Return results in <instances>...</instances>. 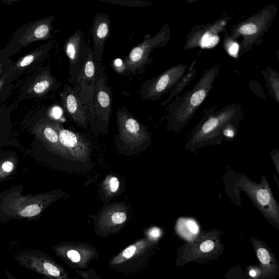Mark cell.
<instances>
[{"label": "cell", "mask_w": 279, "mask_h": 279, "mask_svg": "<svg viewBox=\"0 0 279 279\" xmlns=\"http://www.w3.org/2000/svg\"><path fill=\"white\" fill-rule=\"evenodd\" d=\"M224 246L217 233H210L198 236L179 248L177 265L181 266L191 262L211 261L223 253Z\"/></svg>", "instance_id": "6da1fadb"}, {"label": "cell", "mask_w": 279, "mask_h": 279, "mask_svg": "<svg viewBox=\"0 0 279 279\" xmlns=\"http://www.w3.org/2000/svg\"><path fill=\"white\" fill-rule=\"evenodd\" d=\"M55 198L56 195L53 193L35 196L18 195L10 200L6 211L14 218H35L52 204Z\"/></svg>", "instance_id": "7a4b0ae2"}, {"label": "cell", "mask_w": 279, "mask_h": 279, "mask_svg": "<svg viewBox=\"0 0 279 279\" xmlns=\"http://www.w3.org/2000/svg\"><path fill=\"white\" fill-rule=\"evenodd\" d=\"M117 118L120 138L126 145L134 148L147 141V130L125 107L118 110Z\"/></svg>", "instance_id": "3957f363"}, {"label": "cell", "mask_w": 279, "mask_h": 279, "mask_svg": "<svg viewBox=\"0 0 279 279\" xmlns=\"http://www.w3.org/2000/svg\"><path fill=\"white\" fill-rule=\"evenodd\" d=\"M59 135L61 147L68 160L85 162L89 159L91 149L89 143L77 133L63 128L58 124H54Z\"/></svg>", "instance_id": "277c9868"}, {"label": "cell", "mask_w": 279, "mask_h": 279, "mask_svg": "<svg viewBox=\"0 0 279 279\" xmlns=\"http://www.w3.org/2000/svg\"><path fill=\"white\" fill-rule=\"evenodd\" d=\"M17 261L23 267L38 273L52 277L61 276V270L43 253L37 250H30L15 255Z\"/></svg>", "instance_id": "5b68a950"}, {"label": "cell", "mask_w": 279, "mask_h": 279, "mask_svg": "<svg viewBox=\"0 0 279 279\" xmlns=\"http://www.w3.org/2000/svg\"><path fill=\"white\" fill-rule=\"evenodd\" d=\"M106 79L101 77L95 86L93 94V115L97 120L108 124L112 109V97Z\"/></svg>", "instance_id": "8992f818"}, {"label": "cell", "mask_w": 279, "mask_h": 279, "mask_svg": "<svg viewBox=\"0 0 279 279\" xmlns=\"http://www.w3.org/2000/svg\"><path fill=\"white\" fill-rule=\"evenodd\" d=\"M110 20L109 16L98 14L95 17L92 27L93 42V59L95 62H100L102 58L105 43L109 36Z\"/></svg>", "instance_id": "52a82bcc"}, {"label": "cell", "mask_w": 279, "mask_h": 279, "mask_svg": "<svg viewBox=\"0 0 279 279\" xmlns=\"http://www.w3.org/2000/svg\"><path fill=\"white\" fill-rule=\"evenodd\" d=\"M251 242L260 262L262 272V278L271 279L278 276V264L277 260L267 244L262 241L251 238Z\"/></svg>", "instance_id": "ba28073f"}, {"label": "cell", "mask_w": 279, "mask_h": 279, "mask_svg": "<svg viewBox=\"0 0 279 279\" xmlns=\"http://www.w3.org/2000/svg\"><path fill=\"white\" fill-rule=\"evenodd\" d=\"M62 100L65 109L75 122L80 127L87 126V112L79 94L70 87L63 93Z\"/></svg>", "instance_id": "9c48e42d"}, {"label": "cell", "mask_w": 279, "mask_h": 279, "mask_svg": "<svg viewBox=\"0 0 279 279\" xmlns=\"http://www.w3.org/2000/svg\"><path fill=\"white\" fill-rule=\"evenodd\" d=\"M96 68L95 65L93 53L88 55L87 58L82 66L80 73V96L84 103L91 102L93 94L96 86Z\"/></svg>", "instance_id": "30bf717a"}, {"label": "cell", "mask_w": 279, "mask_h": 279, "mask_svg": "<svg viewBox=\"0 0 279 279\" xmlns=\"http://www.w3.org/2000/svg\"><path fill=\"white\" fill-rule=\"evenodd\" d=\"M36 136L46 146L47 149L65 159H68L60 142L59 135L54 124L43 125L37 130Z\"/></svg>", "instance_id": "8fae6325"}, {"label": "cell", "mask_w": 279, "mask_h": 279, "mask_svg": "<svg viewBox=\"0 0 279 279\" xmlns=\"http://www.w3.org/2000/svg\"><path fill=\"white\" fill-rule=\"evenodd\" d=\"M83 34L80 31H75L70 36L66 43L65 49L67 56L70 60L71 66H74L79 60L81 42Z\"/></svg>", "instance_id": "7c38bea8"}, {"label": "cell", "mask_w": 279, "mask_h": 279, "mask_svg": "<svg viewBox=\"0 0 279 279\" xmlns=\"http://www.w3.org/2000/svg\"><path fill=\"white\" fill-rule=\"evenodd\" d=\"M177 230L181 236L187 239V242H189L198 237L199 227L193 219H182L177 223Z\"/></svg>", "instance_id": "4fadbf2b"}, {"label": "cell", "mask_w": 279, "mask_h": 279, "mask_svg": "<svg viewBox=\"0 0 279 279\" xmlns=\"http://www.w3.org/2000/svg\"><path fill=\"white\" fill-rule=\"evenodd\" d=\"M119 181L115 176H107L103 184V189L104 193L112 198L116 194L119 188Z\"/></svg>", "instance_id": "5bb4252c"}, {"label": "cell", "mask_w": 279, "mask_h": 279, "mask_svg": "<svg viewBox=\"0 0 279 279\" xmlns=\"http://www.w3.org/2000/svg\"><path fill=\"white\" fill-rule=\"evenodd\" d=\"M255 196L258 204L264 207L270 205L272 202L271 194L267 189L263 188L258 189Z\"/></svg>", "instance_id": "9a60e30c"}, {"label": "cell", "mask_w": 279, "mask_h": 279, "mask_svg": "<svg viewBox=\"0 0 279 279\" xmlns=\"http://www.w3.org/2000/svg\"><path fill=\"white\" fill-rule=\"evenodd\" d=\"M15 160H6L0 163V180L9 176L15 169Z\"/></svg>", "instance_id": "2e32d148"}, {"label": "cell", "mask_w": 279, "mask_h": 279, "mask_svg": "<svg viewBox=\"0 0 279 279\" xmlns=\"http://www.w3.org/2000/svg\"><path fill=\"white\" fill-rule=\"evenodd\" d=\"M112 4L128 6V7H144L148 3L141 0H113V1H103Z\"/></svg>", "instance_id": "e0dca14e"}, {"label": "cell", "mask_w": 279, "mask_h": 279, "mask_svg": "<svg viewBox=\"0 0 279 279\" xmlns=\"http://www.w3.org/2000/svg\"><path fill=\"white\" fill-rule=\"evenodd\" d=\"M218 42L219 38L217 36L206 33L202 38L201 45L202 48H211L216 45Z\"/></svg>", "instance_id": "ac0fdd59"}, {"label": "cell", "mask_w": 279, "mask_h": 279, "mask_svg": "<svg viewBox=\"0 0 279 279\" xmlns=\"http://www.w3.org/2000/svg\"><path fill=\"white\" fill-rule=\"evenodd\" d=\"M219 124V120L216 118H212L207 120V121L202 126L201 132L203 134L206 135L213 131L217 127Z\"/></svg>", "instance_id": "d6986e66"}, {"label": "cell", "mask_w": 279, "mask_h": 279, "mask_svg": "<svg viewBox=\"0 0 279 279\" xmlns=\"http://www.w3.org/2000/svg\"><path fill=\"white\" fill-rule=\"evenodd\" d=\"M50 28L47 24H42L35 31V36L37 39H42L48 35Z\"/></svg>", "instance_id": "ffe728a7"}, {"label": "cell", "mask_w": 279, "mask_h": 279, "mask_svg": "<svg viewBox=\"0 0 279 279\" xmlns=\"http://www.w3.org/2000/svg\"><path fill=\"white\" fill-rule=\"evenodd\" d=\"M205 97L206 93L204 91H197L193 94L191 99H190V103L194 106H198L204 100Z\"/></svg>", "instance_id": "44dd1931"}, {"label": "cell", "mask_w": 279, "mask_h": 279, "mask_svg": "<svg viewBox=\"0 0 279 279\" xmlns=\"http://www.w3.org/2000/svg\"><path fill=\"white\" fill-rule=\"evenodd\" d=\"M50 86V82L48 79L38 82L34 87V90L37 94H41L46 91Z\"/></svg>", "instance_id": "7402d4cb"}, {"label": "cell", "mask_w": 279, "mask_h": 279, "mask_svg": "<svg viewBox=\"0 0 279 279\" xmlns=\"http://www.w3.org/2000/svg\"><path fill=\"white\" fill-rule=\"evenodd\" d=\"M257 28L255 25L248 24L241 27L239 32L241 34L246 35H251L257 33Z\"/></svg>", "instance_id": "603a6c76"}, {"label": "cell", "mask_w": 279, "mask_h": 279, "mask_svg": "<svg viewBox=\"0 0 279 279\" xmlns=\"http://www.w3.org/2000/svg\"><path fill=\"white\" fill-rule=\"evenodd\" d=\"M249 275L253 279H261L262 272L260 267H251L249 271Z\"/></svg>", "instance_id": "cb8c5ba5"}, {"label": "cell", "mask_w": 279, "mask_h": 279, "mask_svg": "<svg viewBox=\"0 0 279 279\" xmlns=\"http://www.w3.org/2000/svg\"><path fill=\"white\" fill-rule=\"evenodd\" d=\"M136 251V247L131 245L126 248L122 253V257L124 259H129L134 255Z\"/></svg>", "instance_id": "d4e9b609"}, {"label": "cell", "mask_w": 279, "mask_h": 279, "mask_svg": "<svg viewBox=\"0 0 279 279\" xmlns=\"http://www.w3.org/2000/svg\"><path fill=\"white\" fill-rule=\"evenodd\" d=\"M149 236L152 239H158L162 236V232L160 228L154 227L149 231Z\"/></svg>", "instance_id": "484cf974"}, {"label": "cell", "mask_w": 279, "mask_h": 279, "mask_svg": "<svg viewBox=\"0 0 279 279\" xmlns=\"http://www.w3.org/2000/svg\"><path fill=\"white\" fill-rule=\"evenodd\" d=\"M67 255L74 263H77L80 261L81 256L80 253L76 250H69L67 253Z\"/></svg>", "instance_id": "4316f807"}, {"label": "cell", "mask_w": 279, "mask_h": 279, "mask_svg": "<svg viewBox=\"0 0 279 279\" xmlns=\"http://www.w3.org/2000/svg\"><path fill=\"white\" fill-rule=\"evenodd\" d=\"M35 60L34 56L32 55H29L25 56L22 61L21 62L20 66L22 67H27L31 64Z\"/></svg>", "instance_id": "83f0119b"}, {"label": "cell", "mask_w": 279, "mask_h": 279, "mask_svg": "<svg viewBox=\"0 0 279 279\" xmlns=\"http://www.w3.org/2000/svg\"><path fill=\"white\" fill-rule=\"evenodd\" d=\"M238 44L236 43H234L229 48V53L232 56H236L238 52Z\"/></svg>", "instance_id": "f1b7e54d"}, {"label": "cell", "mask_w": 279, "mask_h": 279, "mask_svg": "<svg viewBox=\"0 0 279 279\" xmlns=\"http://www.w3.org/2000/svg\"><path fill=\"white\" fill-rule=\"evenodd\" d=\"M224 134L228 137H233L234 135V132L232 129H227L224 131Z\"/></svg>", "instance_id": "f546056e"}, {"label": "cell", "mask_w": 279, "mask_h": 279, "mask_svg": "<svg viewBox=\"0 0 279 279\" xmlns=\"http://www.w3.org/2000/svg\"><path fill=\"white\" fill-rule=\"evenodd\" d=\"M6 275H7L8 279H17L14 275H13L12 272L8 269L6 270Z\"/></svg>", "instance_id": "4dcf8cb0"}]
</instances>
